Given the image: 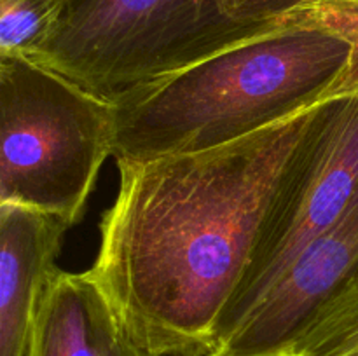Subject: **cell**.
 I'll return each mask as SVG.
<instances>
[{
	"instance_id": "cell-5",
	"label": "cell",
	"mask_w": 358,
	"mask_h": 356,
	"mask_svg": "<svg viewBox=\"0 0 358 356\" xmlns=\"http://www.w3.org/2000/svg\"><path fill=\"white\" fill-rule=\"evenodd\" d=\"M205 3L206 0H72L62 30L35 61L112 100L171 72Z\"/></svg>"
},
{
	"instance_id": "cell-10",
	"label": "cell",
	"mask_w": 358,
	"mask_h": 356,
	"mask_svg": "<svg viewBox=\"0 0 358 356\" xmlns=\"http://www.w3.org/2000/svg\"><path fill=\"white\" fill-rule=\"evenodd\" d=\"M283 356H358V274L311 320Z\"/></svg>"
},
{
	"instance_id": "cell-3",
	"label": "cell",
	"mask_w": 358,
	"mask_h": 356,
	"mask_svg": "<svg viewBox=\"0 0 358 356\" xmlns=\"http://www.w3.org/2000/svg\"><path fill=\"white\" fill-rule=\"evenodd\" d=\"M114 156V105L48 65L0 56V205L79 222Z\"/></svg>"
},
{
	"instance_id": "cell-12",
	"label": "cell",
	"mask_w": 358,
	"mask_h": 356,
	"mask_svg": "<svg viewBox=\"0 0 358 356\" xmlns=\"http://www.w3.org/2000/svg\"><path fill=\"white\" fill-rule=\"evenodd\" d=\"M110 356H154V355H150L149 351L140 348L136 342H133L131 337L126 334V330L121 325V330H119L117 339H115V344L114 348H112Z\"/></svg>"
},
{
	"instance_id": "cell-1",
	"label": "cell",
	"mask_w": 358,
	"mask_h": 356,
	"mask_svg": "<svg viewBox=\"0 0 358 356\" xmlns=\"http://www.w3.org/2000/svg\"><path fill=\"white\" fill-rule=\"evenodd\" d=\"M322 105L215 149L117 164L119 191L90 271L140 348L212 353Z\"/></svg>"
},
{
	"instance_id": "cell-2",
	"label": "cell",
	"mask_w": 358,
	"mask_h": 356,
	"mask_svg": "<svg viewBox=\"0 0 358 356\" xmlns=\"http://www.w3.org/2000/svg\"><path fill=\"white\" fill-rule=\"evenodd\" d=\"M353 40L299 24L224 49L112 98L115 163L227 145L336 96Z\"/></svg>"
},
{
	"instance_id": "cell-6",
	"label": "cell",
	"mask_w": 358,
	"mask_h": 356,
	"mask_svg": "<svg viewBox=\"0 0 358 356\" xmlns=\"http://www.w3.org/2000/svg\"><path fill=\"white\" fill-rule=\"evenodd\" d=\"M358 274V191L259 302L222 332L208 356H283L315 316Z\"/></svg>"
},
{
	"instance_id": "cell-7",
	"label": "cell",
	"mask_w": 358,
	"mask_h": 356,
	"mask_svg": "<svg viewBox=\"0 0 358 356\" xmlns=\"http://www.w3.org/2000/svg\"><path fill=\"white\" fill-rule=\"evenodd\" d=\"M66 229L62 220L37 209L0 205V356L30 353Z\"/></svg>"
},
{
	"instance_id": "cell-4",
	"label": "cell",
	"mask_w": 358,
	"mask_h": 356,
	"mask_svg": "<svg viewBox=\"0 0 358 356\" xmlns=\"http://www.w3.org/2000/svg\"><path fill=\"white\" fill-rule=\"evenodd\" d=\"M358 191V93L324 101L266 215L247 276L219 335L247 314L297 255L331 227ZM217 335V339H219Z\"/></svg>"
},
{
	"instance_id": "cell-8",
	"label": "cell",
	"mask_w": 358,
	"mask_h": 356,
	"mask_svg": "<svg viewBox=\"0 0 358 356\" xmlns=\"http://www.w3.org/2000/svg\"><path fill=\"white\" fill-rule=\"evenodd\" d=\"M121 321L93 272L52 274L28 356H110Z\"/></svg>"
},
{
	"instance_id": "cell-9",
	"label": "cell",
	"mask_w": 358,
	"mask_h": 356,
	"mask_svg": "<svg viewBox=\"0 0 358 356\" xmlns=\"http://www.w3.org/2000/svg\"><path fill=\"white\" fill-rule=\"evenodd\" d=\"M72 0H0V56L38 59L62 30Z\"/></svg>"
},
{
	"instance_id": "cell-11",
	"label": "cell",
	"mask_w": 358,
	"mask_h": 356,
	"mask_svg": "<svg viewBox=\"0 0 358 356\" xmlns=\"http://www.w3.org/2000/svg\"><path fill=\"white\" fill-rule=\"evenodd\" d=\"M338 30L345 31V34L353 40L352 59H350L348 68H346L341 86H339L338 94H336V96H341V94L358 93V9L355 16L350 21H346L345 24H341Z\"/></svg>"
}]
</instances>
